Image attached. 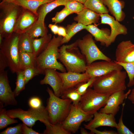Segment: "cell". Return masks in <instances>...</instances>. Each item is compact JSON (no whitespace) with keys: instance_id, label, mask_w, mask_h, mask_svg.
<instances>
[{"instance_id":"cell-1","label":"cell","mask_w":134,"mask_h":134,"mask_svg":"<svg viewBox=\"0 0 134 134\" xmlns=\"http://www.w3.org/2000/svg\"><path fill=\"white\" fill-rule=\"evenodd\" d=\"M126 71L114 70L102 76L96 77L92 85L97 92L110 95L116 92L125 90L126 88Z\"/></svg>"},{"instance_id":"cell-2","label":"cell","mask_w":134,"mask_h":134,"mask_svg":"<svg viewBox=\"0 0 134 134\" xmlns=\"http://www.w3.org/2000/svg\"><path fill=\"white\" fill-rule=\"evenodd\" d=\"M63 37L54 36L45 50L36 57V66L44 74L47 68L58 70L62 72H66L64 66L58 61L59 57V47L61 45Z\"/></svg>"},{"instance_id":"cell-3","label":"cell","mask_w":134,"mask_h":134,"mask_svg":"<svg viewBox=\"0 0 134 134\" xmlns=\"http://www.w3.org/2000/svg\"><path fill=\"white\" fill-rule=\"evenodd\" d=\"M77 40L68 45H63L59 49V60L68 72L83 73L87 66L85 56L77 47Z\"/></svg>"},{"instance_id":"cell-4","label":"cell","mask_w":134,"mask_h":134,"mask_svg":"<svg viewBox=\"0 0 134 134\" xmlns=\"http://www.w3.org/2000/svg\"><path fill=\"white\" fill-rule=\"evenodd\" d=\"M24 8L13 2L2 1L0 3V34L10 37L14 32L16 23Z\"/></svg>"},{"instance_id":"cell-5","label":"cell","mask_w":134,"mask_h":134,"mask_svg":"<svg viewBox=\"0 0 134 134\" xmlns=\"http://www.w3.org/2000/svg\"><path fill=\"white\" fill-rule=\"evenodd\" d=\"M46 91L49 96L46 107L49 121L53 125L62 124L68 115L72 103L68 99H63L57 97L48 87Z\"/></svg>"},{"instance_id":"cell-6","label":"cell","mask_w":134,"mask_h":134,"mask_svg":"<svg viewBox=\"0 0 134 134\" xmlns=\"http://www.w3.org/2000/svg\"><path fill=\"white\" fill-rule=\"evenodd\" d=\"M6 114L13 118H18L29 127L32 128L39 120L45 125L50 124L46 107L42 105L36 109L30 108L27 110L18 108L8 110Z\"/></svg>"},{"instance_id":"cell-7","label":"cell","mask_w":134,"mask_h":134,"mask_svg":"<svg viewBox=\"0 0 134 134\" xmlns=\"http://www.w3.org/2000/svg\"><path fill=\"white\" fill-rule=\"evenodd\" d=\"M20 34L14 32L9 38H4L0 45V52L4 57L12 73L22 70L20 67L18 46Z\"/></svg>"},{"instance_id":"cell-8","label":"cell","mask_w":134,"mask_h":134,"mask_svg":"<svg viewBox=\"0 0 134 134\" xmlns=\"http://www.w3.org/2000/svg\"><path fill=\"white\" fill-rule=\"evenodd\" d=\"M77 40L78 47L86 58L87 65L97 60H111L98 48L91 34H86L82 39Z\"/></svg>"},{"instance_id":"cell-9","label":"cell","mask_w":134,"mask_h":134,"mask_svg":"<svg viewBox=\"0 0 134 134\" xmlns=\"http://www.w3.org/2000/svg\"><path fill=\"white\" fill-rule=\"evenodd\" d=\"M110 96L99 93L89 87L81 96L79 105L84 111L93 114L104 106Z\"/></svg>"},{"instance_id":"cell-10","label":"cell","mask_w":134,"mask_h":134,"mask_svg":"<svg viewBox=\"0 0 134 134\" xmlns=\"http://www.w3.org/2000/svg\"><path fill=\"white\" fill-rule=\"evenodd\" d=\"M93 117V114L83 110L79 104L77 106L72 104L68 115L61 124L64 129L70 134L75 133L82 122L89 121Z\"/></svg>"},{"instance_id":"cell-11","label":"cell","mask_w":134,"mask_h":134,"mask_svg":"<svg viewBox=\"0 0 134 134\" xmlns=\"http://www.w3.org/2000/svg\"><path fill=\"white\" fill-rule=\"evenodd\" d=\"M122 67L115 61L102 60L94 62L86 67L85 72L91 77H97L114 70H122Z\"/></svg>"},{"instance_id":"cell-12","label":"cell","mask_w":134,"mask_h":134,"mask_svg":"<svg viewBox=\"0 0 134 134\" xmlns=\"http://www.w3.org/2000/svg\"><path fill=\"white\" fill-rule=\"evenodd\" d=\"M0 103L4 104L5 106L17 104L13 92L9 84L6 71L0 72Z\"/></svg>"},{"instance_id":"cell-13","label":"cell","mask_w":134,"mask_h":134,"mask_svg":"<svg viewBox=\"0 0 134 134\" xmlns=\"http://www.w3.org/2000/svg\"><path fill=\"white\" fill-rule=\"evenodd\" d=\"M131 91L129 89L126 93L124 91H120L111 94L109 97L106 105L100 109L99 112L111 114L115 116L119 110L120 105L123 103Z\"/></svg>"},{"instance_id":"cell-14","label":"cell","mask_w":134,"mask_h":134,"mask_svg":"<svg viewBox=\"0 0 134 134\" xmlns=\"http://www.w3.org/2000/svg\"><path fill=\"white\" fill-rule=\"evenodd\" d=\"M57 72L62 80L61 93L67 89L75 87L80 83L87 82L91 77L86 72L78 73L67 71L60 72L57 71Z\"/></svg>"},{"instance_id":"cell-15","label":"cell","mask_w":134,"mask_h":134,"mask_svg":"<svg viewBox=\"0 0 134 134\" xmlns=\"http://www.w3.org/2000/svg\"><path fill=\"white\" fill-rule=\"evenodd\" d=\"M100 15L101 23L108 24L111 28L108 41L106 47H108L113 43L118 35L120 34L125 35L127 34V29L125 26L121 24L108 13L100 14Z\"/></svg>"},{"instance_id":"cell-16","label":"cell","mask_w":134,"mask_h":134,"mask_svg":"<svg viewBox=\"0 0 134 134\" xmlns=\"http://www.w3.org/2000/svg\"><path fill=\"white\" fill-rule=\"evenodd\" d=\"M56 69H46L44 71L45 76L40 81L41 85L48 84L52 88L55 95L60 97L63 82Z\"/></svg>"},{"instance_id":"cell-17","label":"cell","mask_w":134,"mask_h":134,"mask_svg":"<svg viewBox=\"0 0 134 134\" xmlns=\"http://www.w3.org/2000/svg\"><path fill=\"white\" fill-rule=\"evenodd\" d=\"M116 61L128 63L134 61V44L130 40L123 41L118 45L115 52Z\"/></svg>"},{"instance_id":"cell-18","label":"cell","mask_w":134,"mask_h":134,"mask_svg":"<svg viewBox=\"0 0 134 134\" xmlns=\"http://www.w3.org/2000/svg\"><path fill=\"white\" fill-rule=\"evenodd\" d=\"M38 19V16L30 10L24 9L16 23L14 32L20 34L26 33Z\"/></svg>"},{"instance_id":"cell-19","label":"cell","mask_w":134,"mask_h":134,"mask_svg":"<svg viewBox=\"0 0 134 134\" xmlns=\"http://www.w3.org/2000/svg\"><path fill=\"white\" fill-rule=\"evenodd\" d=\"M94 117L86 126L93 128L102 126L116 128L117 123L114 116L111 114H107L97 111L93 114Z\"/></svg>"},{"instance_id":"cell-20","label":"cell","mask_w":134,"mask_h":134,"mask_svg":"<svg viewBox=\"0 0 134 134\" xmlns=\"http://www.w3.org/2000/svg\"><path fill=\"white\" fill-rule=\"evenodd\" d=\"M74 18V20L77 22L87 26L93 23L97 26L99 22L100 14L89 9L84 8Z\"/></svg>"},{"instance_id":"cell-21","label":"cell","mask_w":134,"mask_h":134,"mask_svg":"<svg viewBox=\"0 0 134 134\" xmlns=\"http://www.w3.org/2000/svg\"><path fill=\"white\" fill-rule=\"evenodd\" d=\"M104 5L106 6L108 9L118 22L123 21L125 15L122 9L124 7L125 2L121 0H103Z\"/></svg>"},{"instance_id":"cell-22","label":"cell","mask_w":134,"mask_h":134,"mask_svg":"<svg viewBox=\"0 0 134 134\" xmlns=\"http://www.w3.org/2000/svg\"><path fill=\"white\" fill-rule=\"evenodd\" d=\"M86 29L94 37L96 41L100 42L101 45H106L111 33L109 30L107 28L100 29L97 26L92 24L87 26Z\"/></svg>"},{"instance_id":"cell-23","label":"cell","mask_w":134,"mask_h":134,"mask_svg":"<svg viewBox=\"0 0 134 134\" xmlns=\"http://www.w3.org/2000/svg\"><path fill=\"white\" fill-rule=\"evenodd\" d=\"M69 0H55L50 2L43 4L37 10L38 20L44 22L46 15L56 7L60 5L65 6Z\"/></svg>"},{"instance_id":"cell-24","label":"cell","mask_w":134,"mask_h":134,"mask_svg":"<svg viewBox=\"0 0 134 134\" xmlns=\"http://www.w3.org/2000/svg\"><path fill=\"white\" fill-rule=\"evenodd\" d=\"M55 0H15L13 2L24 8L31 11L38 16L37 10L42 4Z\"/></svg>"},{"instance_id":"cell-25","label":"cell","mask_w":134,"mask_h":134,"mask_svg":"<svg viewBox=\"0 0 134 134\" xmlns=\"http://www.w3.org/2000/svg\"><path fill=\"white\" fill-rule=\"evenodd\" d=\"M52 35H47L39 38H32L33 52L36 57L46 48L52 39Z\"/></svg>"},{"instance_id":"cell-26","label":"cell","mask_w":134,"mask_h":134,"mask_svg":"<svg viewBox=\"0 0 134 134\" xmlns=\"http://www.w3.org/2000/svg\"><path fill=\"white\" fill-rule=\"evenodd\" d=\"M19 57L21 70L28 67H36V57L33 53L19 51Z\"/></svg>"},{"instance_id":"cell-27","label":"cell","mask_w":134,"mask_h":134,"mask_svg":"<svg viewBox=\"0 0 134 134\" xmlns=\"http://www.w3.org/2000/svg\"><path fill=\"white\" fill-rule=\"evenodd\" d=\"M48 30L44 22L37 20L26 33L32 38L42 37L47 34Z\"/></svg>"},{"instance_id":"cell-28","label":"cell","mask_w":134,"mask_h":134,"mask_svg":"<svg viewBox=\"0 0 134 134\" xmlns=\"http://www.w3.org/2000/svg\"><path fill=\"white\" fill-rule=\"evenodd\" d=\"M87 27V26L78 22H74L71 24L67 25L65 28L67 35L66 37L63 38L62 45L68 42L76 33L83 29H86Z\"/></svg>"},{"instance_id":"cell-29","label":"cell","mask_w":134,"mask_h":134,"mask_svg":"<svg viewBox=\"0 0 134 134\" xmlns=\"http://www.w3.org/2000/svg\"><path fill=\"white\" fill-rule=\"evenodd\" d=\"M84 5L85 8L100 14L108 13L109 12L104 5L103 0H86Z\"/></svg>"},{"instance_id":"cell-30","label":"cell","mask_w":134,"mask_h":134,"mask_svg":"<svg viewBox=\"0 0 134 134\" xmlns=\"http://www.w3.org/2000/svg\"><path fill=\"white\" fill-rule=\"evenodd\" d=\"M18 46L19 51L33 52L32 38L27 33L20 34Z\"/></svg>"},{"instance_id":"cell-31","label":"cell","mask_w":134,"mask_h":134,"mask_svg":"<svg viewBox=\"0 0 134 134\" xmlns=\"http://www.w3.org/2000/svg\"><path fill=\"white\" fill-rule=\"evenodd\" d=\"M63 99H68L75 106L78 105L81 100V96L77 91L75 87L66 89L61 93L60 96Z\"/></svg>"},{"instance_id":"cell-32","label":"cell","mask_w":134,"mask_h":134,"mask_svg":"<svg viewBox=\"0 0 134 134\" xmlns=\"http://www.w3.org/2000/svg\"><path fill=\"white\" fill-rule=\"evenodd\" d=\"M3 104L0 103V129L6 128L10 124L17 123L18 121L9 117L6 114L5 108H3Z\"/></svg>"},{"instance_id":"cell-33","label":"cell","mask_w":134,"mask_h":134,"mask_svg":"<svg viewBox=\"0 0 134 134\" xmlns=\"http://www.w3.org/2000/svg\"><path fill=\"white\" fill-rule=\"evenodd\" d=\"M16 73L17 76L15 83L16 87L13 91L15 97L18 96L21 92L24 89L26 84L24 75V70L19 71Z\"/></svg>"},{"instance_id":"cell-34","label":"cell","mask_w":134,"mask_h":134,"mask_svg":"<svg viewBox=\"0 0 134 134\" xmlns=\"http://www.w3.org/2000/svg\"><path fill=\"white\" fill-rule=\"evenodd\" d=\"M118 64L121 66L126 72L129 79L127 86L130 87L134 85V61L128 63L118 62Z\"/></svg>"},{"instance_id":"cell-35","label":"cell","mask_w":134,"mask_h":134,"mask_svg":"<svg viewBox=\"0 0 134 134\" xmlns=\"http://www.w3.org/2000/svg\"><path fill=\"white\" fill-rule=\"evenodd\" d=\"M45 125L46 128L43 134H70L64 129L61 124L53 125L50 123Z\"/></svg>"},{"instance_id":"cell-36","label":"cell","mask_w":134,"mask_h":134,"mask_svg":"<svg viewBox=\"0 0 134 134\" xmlns=\"http://www.w3.org/2000/svg\"><path fill=\"white\" fill-rule=\"evenodd\" d=\"M65 6L72 14L75 13L77 14L85 8L84 4L73 0H69Z\"/></svg>"},{"instance_id":"cell-37","label":"cell","mask_w":134,"mask_h":134,"mask_svg":"<svg viewBox=\"0 0 134 134\" xmlns=\"http://www.w3.org/2000/svg\"><path fill=\"white\" fill-rule=\"evenodd\" d=\"M24 72L26 84L34 76L42 74L41 71L36 67L27 68L24 70Z\"/></svg>"},{"instance_id":"cell-38","label":"cell","mask_w":134,"mask_h":134,"mask_svg":"<svg viewBox=\"0 0 134 134\" xmlns=\"http://www.w3.org/2000/svg\"><path fill=\"white\" fill-rule=\"evenodd\" d=\"M125 102L122 104V107L121 114L119 119V122L117 124V127L116 128L118 134H134L124 124L123 120V116L124 108L125 105Z\"/></svg>"},{"instance_id":"cell-39","label":"cell","mask_w":134,"mask_h":134,"mask_svg":"<svg viewBox=\"0 0 134 134\" xmlns=\"http://www.w3.org/2000/svg\"><path fill=\"white\" fill-rule=\"evenodd\" d=\"M96 77H92L86 82H82L78 84L75 88L78 93L81 96L86 92L89 88H91Z\"/></svg>"},{"instance_id":"cell-40","label":"cell","mask_w":134,"mask_h":134,"mask_svg":"<svg viewBox=\"0 0 134 134\" xmlns=\"http://www.w3.org/2000/svg\"><path fill=\"white\" fill-rule=\"evenodd\" d=\"M72 13L65 7L59 12L56 13L55 16L52 18V21L56 24L62 22L68 15Z\"/></svg>"},{"instance_id":"cell-41","label":"cell","mask_w":134,"mask_h":134,"mask_svg":"<svg viewBox=\"0 0 134 134\" xmlns=\"http://www.w3.org/2000/svg\"><path fill=\"white\" fill-rule=\"evenodd\" d=\"M23 124L20 123L13 127L7 128L0 133V134H22Z\"/></svg>"},{"instance_id":"cell-42","label":"cell","mask_w":134,"mask_h":134,"mask_svg":"<svg viewBox=\"0 0 134 134\" xmlns=\"http://www.w3.org/2000/svg\"><path fill=\"white\" fill-rule=\"evenodd\" d=\"M28 104L30 108L34 109L39 108L42 105L41 100L37 97L31 98L29 101Z\"/></svg>"},{"instance_id":"cell-43","label":"cell","mask_w":134,"mask_h":134,"mask_svg":"<svg viewBox=\"0 0 134 134\" xmlns=\"http://www.w3.org/2000/svg\"><path fill=\"white\" fill-rule=\"evenodd\" d=\"M85 128L91 131L93 134H117V132L113 130L108 131L104 130L103 131H100L98 130L96 128H93L87 127L84 124Z\"/></svg>"},{"instance_id":"cell-44","label":"cell","mask_w":134,"mask_h":134,"mask_svg":"<svg viewBox=\"0 0 134 134\" xmlns=\"http://www.w3.org/2000/svg\"><path fill=\"white\" fill-rule=\"evenodd\" d=\"M22 127V132L23 134H40L36 132L32 129V128L29 127L24 123H23Z\"/></svg>"},{"instance_id":"cell-45","label":"cell","mask_w":134,"mask_h":134,"mask_svg":"<svg viewBox=\"0 0 134 134\" xmlns=\"http://www.w3.org/2000/svg\"><path fill=\"white\" fill-rule=\"evenodd\" d=\"M8 67L6 60L2 53L0 52V72L4 71L5 69Z\"/></svg>"},{"instance_id":"cell-46","label":"cell","mask_w":134,"mask_h":134,"mask_svg":"<svg viewBox=\"0 0 134 134\" xmlns=\"http://www.w3.org/2000/svg\"><path fill=\"white\" fill-rule=\"evenodd\" d=\"M57 34L58 35L63 36V37H66L67 34L65 28L62 27H59Z\"/></svg>"},{"instance_id":"cell-47","label":"cell","mask_w":134,"mask_h":134,"mask_svg":"<svg viewBox=\"0 0 134 134\" xmlns=\"http://www.w3.org/2000/svg\"><path fill=\"white\" fill-rule=\"evenodd\" d=\"M48 27L54 34H57L59 28V27L57 25L55 24H50L48 25Z\"/></svg>"},{"instance_id":"cell-48","label":"cell","mask_w":134,"mask_h":134,"mask_svg":"<svg viewBox=\"0 0 134 134\" xmlns=\"http://www.w3.org/2000/svg\"><path fill=\"white\" fill-rule=\"evenodd\" d=\"M127 98L133 103H134V88L130 94L128 96Z\"/></svg>"},{"instance_id":"cell-49","label":"cell","mask_w":134,"mask_h":134,"mask_svg":"<svg viewBox=\"0 0 134 134\" xmlns=\"http://www.w3.org/2000/svg\"><path fill=\"white\" fill-rule=\"evenodd\" d=\"M80 132L81 134H93L91 132H88L84 128L81 127L80 128Z\"/></svg>"},{"instance_id":"cell-50","label":"cell","mask_w":134,"mask_h":134,"mask_svg":"<svg viewBox=\"0 0 134 134\" xmlns=\"http://www.w3.org/2000/svg\"><path fill=\"white\" fill-rule=\"evenodd\" d=\"M79 2H80L83 4L85 3L86 0H73Z\"/></svg>"},{"instance_id":"cell-51","label":"cell","mask_w":134,"mask_h":134,"mask_svg":"<svg viewBox=\"0 0 134 134\" xmlns=\"http://www.w3.org/2000/svg\"><path fill=\"white\" fill-rule=\"evenodd\" d=\"M2 1H6L8 2H13L15 0H1Z\"/></svg>"},{"instance_id":"cell-52","label":"cell","mask_w":134,"mask_h":134,"mask_svg":"<svg viewBox=\"0 0 134 134\" xmlns=\"http://www.w3.org/2000/svg\"><path fill=\"white\" fill-rule=\"evenodd\" d=\"M133 19H134V17H133Z\"/></svg>"},{"instance_id":"cell-53","label":"cell","mask_w":134,"mask_h":134,"mask_svg":"<svg viewBox=\"0 0 134 134\" xmlns=\"http://www.w3.org/2000/svg\"><path fill=\"white\" fill-rule=\"evenodd\" d=\"M133 104H134V103H133Z\"/></svg>"}]
</instances>
